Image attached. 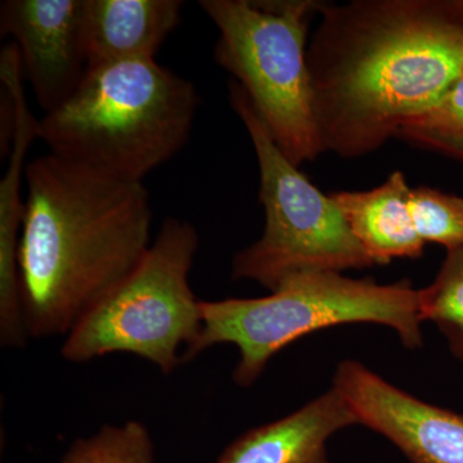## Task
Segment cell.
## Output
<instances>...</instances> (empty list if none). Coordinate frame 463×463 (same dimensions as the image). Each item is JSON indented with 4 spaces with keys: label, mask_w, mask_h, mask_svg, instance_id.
<instances>
[{
    "label": "cell",
    "mask_w": 463,
    "mask_h": 463,
    "mask_svg": "<svg viewBox=\"0 0 463 463\" xmlns=\"http://www.w3.org/2000/svg\"><path fill=\"white\" fill-rule=\"evenodd\" d=\"M307 61L323 152L373 154L463 72L462 0L321 2Z\"/></svg>",
    "instance_id": "1"
},
{
    "label": "cell",
    "mask_w": 463,
    "mask_h": 463,
    "mask_svg": "<svg viewBox=\"0 0 463 463\" xmlns=\"http://www.w3.org/2000/svg\"><path fill=\"white\" fill-rule=\"evenodd\" d=\"M25 181L18 272L27 336H67L147 254L149 194L52 152L27 163Z\"/></svg>",
    "instance_id": "2"
},
{
    "label": "cell",
    "mask_w": 463,
    "mask_h": 463,
    "mask_svg": "<svg viewBox=\"0 0 463 463\" xmlns=\"http://www.w3.org/2000/svg\"><path fill=\"white\" fill-rule=\"evenodd\" d=\"M199 103L194 85L155 58L102 63L43 116L38 139L58 156L142 183L184 147Z\"/></svg>",
    "instance_id": "3"
},
{
    "label": "cell",
    "mask_w": 463,
    "mask_h": 463,
    "mask_svg": "<svg viewBox=\"0 0 463 463\" xmlns=\"http://www.w3.org/2000/svg\"><path fill=\"white\" fill-rule=\"evenodd\" d=\"M199 339L183 364L219 344H233L240 359L232 379L250 388L277 353L301 337L335 326L374 323L392 328L408 349L422 346L420 289L410 281L380 285L339 272H306L263 298L201 301Z\"/></svg>",
    "instance_id": "4"
},
{
    "label": "cell",
    "mask_w": 463,
    "mask_h": 463,
    "mask_svg": "<svg viewBox=\"0 0 463 463\" xmlns=\"http://www.w3.org/2000/svg\"><path fill=\"white\" fill-rule=\"evenodd\" d=\"M219 39L214 58L245 90L274 141L298 167L322 154L307 61L318 0H201Z\"/></svg>",
    "instance_id": "5"
},
{
    "label": "cell",
    "mask_w": 463,
    "mask_h": 463,
    "mask_svg": "<svg viewBox=\"0 0 463 463\" xmlns=\"http://www.w3.org/2000/svg\"><path fill=\"white\" fill-rule=\"evenodd\" d=\"M197 248L194 225L165 219L141 264L67 335L63 358L84 364L130 353L172 373L203 328L190 285Z\"/></svg>",
    "instance_id": "6"
},
{
    "label": "cell",
    "mask_w": 463,
    "mask_h": 463,
    "mask_svg": "<svg viewBox=\"0 0 463 463\" xmlns=\"http://www.w3.org/2000/svg\"><path fill=\"white\" fill-rule=\"evenodd\" d=\"M230 102L257 154L259 200L265 213L260 239L234 255L232 279H249L272 292L295 274L373 267L330 194H322L285 156L248 93L234 80Z\"/></svg>",
    "instance_id": "7"
},
{
    "label": "cell",
    "mask_w": 463,
    "mask_h": 463,
    "mask_svg": "<svg viewBox=\"0 0 463 463\" xmlns=\"http://www.w3.org/2000/svg\"><path fill=\"white\" fill-rule=\"evenodd\" d=\"M332 388L359 425L383 435L412 463H463V414L413 397L355 359L337 364Z\"/></svg>",
    "instance_id": "8"
},
{
    "label": "cell",
    "mask_w": 463,
    "mask_h": 463,
    "mask_svg": "<svg viewBox=\"0 0 463 463\" xmlns=\"http://www.w3.org/2000/svg\"><path fill=\"white\" fill-rule=\"evenodd\" d=\"M85 0H7L0 5L2 35H12L24 79L45 114L78 90L88 61Z\"/></svg>",
    "instance_id": "9"
},
{
    "label": "cell",
    "mask_w": 463,
    "mask_h": 463,
    "mask_svg": "<svg viewBox=\"0 0 463 463\" xmlns=\"http://www.w3.org/2000/svg\"><path fill=\"white\" fill-rule=\"evenodd\" d=\"M354 425V411L331 388L288 416L246 431L218 463H328L332 435Z\"/></svg>",
    "instance_id": "10"
},
{
    "label": "cell",
    "mask_w": 463,
    "mask_h": 463,
    "mask_svg": "<svg viewBox=\"0 0 463 463\" xmlns=\"http://www.w3.org/2000/svg\"><path fill=\"white\" fill-rule=\"evenodd\" d=\"M183 5L179 0H85L90 67L155 58L181 23Z\"/></svg>",
    "instance_id": "11"
},
{
    "label": "cell",
    "mask_w": 463,
    "mask_h": 463,
    "mask_svg": "<svg viewBox=\"0 0 463 463\" xmlns=\"http://www.w3.org/2000/svg\"><path fill=\"white\" fill-rule=\"evenodd\" d=\"M410 192L404 174L397 170L373 190L330 194L374 265L422 255L426 243L414 230L408 207Z\"/></svg>",
    "instance_id": "12"
},
{
    "label": "cell",
    "mask_w": 463,
    "mask_h": 463,
    "mask_svg": "<svg viewBox=\"0 0 463 463\" xmlns=\"http://www.w3.org/2000/svg\"><path fill=\"white\" fill-rule=\"evenodd\" d=\"M420 316L437 326L463 364V246L447 251L434 281L420 288Z\"/></svg>",
    "instance_id": "13"
},
{
    "label": "cell",
    "mask_w": 463,
    "mask_h": 463,
    "mask_svg": "<svg viewBox=\"0 0 463 463\" xmlns=\"http://www.w3.org/2000/svg\"><path fill=\"white\" fill-rule=\"evenodd\" d=\"M60 463H155L154 443L147 428L133 420L78 439Z\"/></svg>",
    "instance_id": "14"
},
{
    "label": "cell",
    "mask_w": 463,
    "mask_h": 463,
    "mask_svg": "<svg viewBox=\"0 0 463 463\" xmlns=\"http://www.w3.org/2000/svg\"><path fill=\"white\" fill-rule=\"evenodd\" d=\"M414 230L423 242L447 251L463 246V199L429 187L411 188L408 197Z\"/></svg>",
    "instance_id": "15"
},
{
    "label": "cell",
    "mask_w": 463,
    "mask_h": 463,
    "mask_svg": "<svg viewBox=\"0 0 463 463\" xmlns=\"http://www.w3.org/2000/svg\"><path fill=\"white\" fill-rule=\"evenodd\" d=\"M402 129L463 134V72L431 109Z\"/></svg>",
    "instance_id": "16"
},
{
    "label": "cell",
    "mask_w": 463,
    "mask_h": 463,
    "mask_svg": "<svg viewBox=\"0 0 463 463\" xmlns=\"http://www.w3.org/2000/svg\"><path fill=\"white\" fill-rule=\"evenodd\" d=\"M397 137L404 141L413 143L417 147L463 161V134L402 129Z\"/></svg>",
    "instance_id": "17"
},
{
    "label": "cell",
    "mask_w": 463,
    "mask_h": 463,
    "mask_svg": "<svg viewBox=\"0 0 463 463\" xmlns=\"http://www.w3.org/2000/svg\"><path fill=\"white\" fill-rule=\"evenodd\" d=\"M462 5H463V0H462Z\"/></svg>",
    "instance_id": "18"
}]
</instances>
